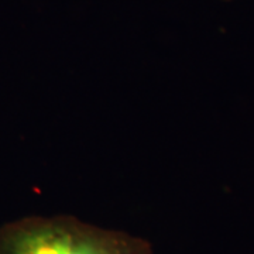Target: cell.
I'll list each match as a JSON object with an SVG mask.
<instances>
[{
  "label": "cell",
  "mask_w": 254,
  "mask_h": 254,
  "mask_svg": "<svg viewBox=\"0 0 254 254\" xmlns=\"http://www.w3.org/2000/svg\"><path fill=\"white\" fill-rule=\"evenodd\" d=\"M0 254H153L140 236L68 215L27 216L0 227Z\"/></svg>",
  "instance_id": "obj_1"
}]
</instances>
